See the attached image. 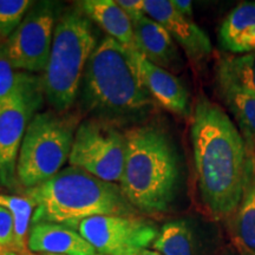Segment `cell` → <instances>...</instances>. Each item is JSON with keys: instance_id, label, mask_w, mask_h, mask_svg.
<instances>
[{"instance_id": "cell-11", "label": "cell", "mask_w": 255, "mask_h": 255, "mask_svg": "<svg viewBox=\"0 0 255 255\" xmlns=\"http://www.w3.org/2000/svg\"><path fill=\"white\" fill-rule=\"evenodd\" d=\"M143 9L148 17L167 30L191 62L200 63L212 55L213 46L208 34L194 20L178 13L171 0H143Z\"/></svg>"}, {"instance_id": "cell-6", "label": "cell", "mask_w": 255, "mask_h": 255, "mask_svg": "<svg viewBox=\"0 0 255 255\" xmlns=\"http://www.w3.org/2000/svg\"><path fill=\"white\" fill-rule=\"evenodd\" d=\"M77 115L38 113L32 117L25 132L17 162V177L21 186L37 187L59 173L69 162L76 130Z\"/></svg>"}, {"instance_id": "cell-28", "label": "cell", "mask_w": 255, "mask_h": 255, "mask_svg": "<svg viewBox=\"0 0 255 255\" xmlns=\"http://www.w3.org/2000/svg\"><path fill=\"white\" fill-rule=\"evenodd\" d=\"M2 255H18V254L14 253V252H12V251H7V252H4V254Z\"/></svg>"}, {"instance_id": "cell-5", "label": "cell", "mask_w": 255, "mask_h": 255, "mask_svg": "<svg viewBox=\"0 0 255 255\" xmlns=\"http://www.w3.org/2000/svg\"><path fill=\"white\" fill-rule=\"evenodd\" d=\"M97 45L91 20L79 8L59 15L41 77L44 96L53 111L68 113L78 98L85 66Z\"/></svg>"}, {"instance_id": "cell-16", "label": "cell", "mask_w": 255, "mask_h": 255, "mask_svg": "<svg viewBox=\"0 0 255 255\" xmlns=\"http://www.w3.org/2000/svg\"><path fill=\"white\" fill-rule=\"evenodd\" d=\"M220 46L232 55L255 51V1L238 5L223 19L219 28Z\"/></svg>"}, {"instance_id": "cell-13", "label": "cell", "mask_w": 255, "mask_h": 255, "mask_svg": "<svg viewBox=\"0 0 255 255\" xmlns=\"http://www.w3.org/2000/svg\"><path fill=\"white\" fill-rule=\"evenodd\" d=\"M136 50L155 65L176 70L181 65L177 44L167 30L154 19L143 14L131 21Z\"/></svg>"}, {"instance_id": "cell-10", "label": "cell", "mask_w": 255, "mask_h": 255, "mask_svg": "<svg viewBox=\"0 0 255 255\" xmlns=\"http://www.w3.org/2000/svg\"><path fill=\"white\" fill-rule=\"evenodd\" d=\"M43 82L0 103V184L13 190L17 186V162L27 126L44 101Z\"/></svg>"}, {"instance_id": "cell-17", "label": "cell", "mask_w": 255, "mask_h": 255, "mask_svg": "<svg viewBox=\"0 0 255 255\" xmlns=\"http://www.w3.org/2000/svg\"><path fill=\"white\" fill-rule=\"evenodd\" d=\"M78 8L103 30L129 50H136L133 27L130 18L114 0H83Z\"/></svg>"}, {"instance_id": "cell-7", "label": "cell", "mask_w": 255, "mask_h": 255, "mask_svg": "<svg viewBox=\"0 0 255 255\" xmlns=\"http://www.w3.org/2000/svg\"><path fill=\"white\" fill-rule=\"evenodd\" d=\"M126 154V131L116 124L90 117L76 130L69 164L107 182L120 183Z\"/></svg>"}, {"instance_id": "cell-30", "label": "cell", "mask_w": 255, "mask_h": 255, "mask_svg": "<svg viewBox=\"0 0 255 255\" xmlns=\"http://www.w3.org/2000/svg\"><path fill=\"white\" fill-rule=\"evenodd\" d=\"M2 254H4V253H2V248L0 247V255H2Z\"/></svg>"}, {"instance_id": "cell-1", "label": "cell", "mask_w": 255, "mask_h": 255, "mask_svg": "<svg viewBox=\"0 0 255 255\" xmlns=\"http://www.w3.org/2000/svg\"><path fill=\"white\" fill-rule=\"evenodd\" d=\"M190 139L197 188L207 212L227 220L241 200L247 148L221 105L200 96L191 113Z\"/></svg>"}, {"instance_id": "cell-14", "label": "cell", "mask_w": 255, "mask_h": 255, "mask_svg": "<svg viewBox=\"0 0 255 255\" xmlns=\"http://www.w3.org/2000/svg\"><path fill=\"white\" fill-rule=\"evenodd\" d=\"M27 250L43 255H91L98 252L75 229L58 223L31 225Z\"/></svg>"}, {"instance_id": "cell-22", "label": "cell", "mask_w": 255, "mask_h": 255, "mask_svg": "<svg viewBox=\"0 0 255 255\" xmlns=\"http://www.w3.org/2000/svg\"><path fill=\"white\" fill-rule=\"evenodd\" d=\"M40 81L41 78L33 73L15 70L0 45V103Z\"/></svg>"}, {"instance_id": "cell-26", "label": "cell", "mask_w": 255, "mask_h": 255, "mask_svg": "<svg viewBox=\"0 0 255 255\" xmlns=\"http://www.w3.org/2000/svg\"><path fill=\"white\" fill-rule=\"evenodd\" d=\"M175 9L183 17H186L190 20H193L194 9H193V1L190 0H171Z\"/></svg>"}, {"instance_id": "cell-25", "label": "cell", "mask_w": 255, "mask_h": 255, "mask_svg": "<svg viewBox=\"0 0 255 255\" xmlns=\"http://www.w3.org/2000/svg\"><path fill=\"white\" fill-rule=\"evenodd\" d=\"M116 2L126 12L131 21L133 19L145 14L144 9H143V0H116Z\"/></svg>"}, {"instance_id": "cell-29", "label": "cell", "mask_w": 255, "mask_h": 255, "mask_svg": "<svg viewBox=\"0 0 255 255\" xmlns=\"http://www.w3.org/2000/svg\"><path fill=\"white\" fill-rule=\"evenodd\" d=\"M222 255H239L238 253H234V252H231V251H227L226 253H223Z\"/></svg>"}, {"instance_id": "cell-31", "label": "cell", "mask_w": 255, "mask_h": 255, "mask_svg": "<svg viewBox=\"0 0 255 255\" xmlns=\"http://www.w3.org/2000/svg\"><path fill=\"white\" fill-rule=\"evenodd\" d=\"M91 255H103V254H100V253H95V254H91Z\"/></svg>"}, {"instance_id": "cell-8", "label": "cell", "mask_w": 255, "mask_h": 255, "mask_svg": "<svg viewBox=\"0 0 255 255\" xmlns=\"http://www.w3.org/2000/svg\"><path fill=\"white\" fill-rule=\"evenodd\" d=\"M58 19L53 2L41 1L32 5L20 25L1 45L15 70L28 73L44 72Z\"/></svg>"}, {"instance_id": "cell-15", "label": "cell", "mask_w": 255, "mask_h": 255, "mask_svg": "<svg viewBox=\"0 0 255 255\" xmlns=\"http://www.w3.org/2000/svg\"><path fill=\"white\" fill-rule=\"evenodd\" d=\"M246 176L241 200L227 220L235 247L241 255H255V152L247 151Z\"/></svg>"}, {"instance_id": "cell-24", "label": "cell", "mask_w": 255, "mask_h": 255, "mask_svg": "<svg viewBox=\"0 0 255 255\" xmlns=\"http://www.w3.org/2000/svg\"><path fill=\"white\" fill-rule=\"evenodd\" d=\"M0 247L14 250V220L12 214L0 206Z\"/></svg>"}, {"instance_id": "cell-23", "label": "cell", "mask_w": 255, "mask_h": 255, "mask_svg": "<svg viewBox=\"0 0 255 255\" xmlns=\"http://www.w3.org/2000/svg\"><path fill=\"white\" fill-rule=\"evenodd\" d=\"M33 2L30 0H0V38L7 39L20 25Z\"/></svg>"}, {"instance_id": "cell-18", "label": "cell", "mask_w": 255, "mask_h": 255, "mask_svg": "<svg viewBox=\"0 0 255 255\" xmlns=\"http://www.w3.org/2000/svg\"><path fill=\"white\" fill-rule=\"evenodd\" d=\"M222 103L237 122L248 152H255V95L228 84H216Z\"/></svg>"}, {"instance_id": "cell-21", "label": "cell", "mask_w": 255, "mask_h": 255, "mask_svg": "<svg viewBox=\"0 0 255 255\" xmlns=\"http://www.w3.org/2000/svg\"><path fill=\"white\" fill-rule=\"evenodd\" d=\"M0 206L7 209L14 220V250L24 252L27 248L28 232L34 213L33 202L26 196L0 194Z\"/></svg>"}, {"instance_id": "cell-20", "label": "cell", "mask_w": 255, "mask_h": 255, "mask_svg": "<svg viewBox=\"0 0 255 255\" xmlns=\"http://www.w3.org/2000/svg\"><path fill=\"white\" fill-rule=\"evenodd\" d=\"M215 84H228L255 95V51L220 57L215 66Z\"/></svg>"}, {"instance_id": "cell-19", "label": "cell", "mask_w": 255, "mask_h": 255, "mask_svg": "<svg viewBox=\"0 0 255 255\" xmlns=\"http://www.w3.org/2000/svg\"><path fill=\"white\" fill-rule=\"evenodd\" d=\"M152 247L161 255H203L195 228L186 219L165 222Z\"/></svg>"}, {"instance_id": "cell-12", "label": "cell", "mask_w": 255, "mask_h": 255, "mask_svg": "<svg viewBox=\"0 0 255 255\" xmlns=\"http://www.w3.org/2000/svg\"><path fill=\"white\" fill-rule=\"evenodd\" d=\"M135 57L143 84L152 100L174 115L190 117L193 108L183 83L170 71L149 62L138 51L135 52Z\"/></svg>"}, {"instance_id": "cell-9", "label": "cell", "mask_w": 255, "mask_h": 255, "mask_svg": "<svg viewBox=\"0 0 255 255\" xmlns=\"http://www.w3.org/2000/svg\"><path fill=\"white\" fill-rule=\"evenodd\" d=\"M159 228L138 215L92 216L78 225L77 232L103 255H137L154 245Z\"/></svg>"}, {"instance_id": "cell-4", "label": "cell", "mask_w": 255, "mask_h": 255, "mask_svg": "<svg viewBox=\"0 0 255 255\" xmlns=\"http://www.w3.org/2000/svg\"><path fill=\"white\" fill-rule=\"evenodd\" d=\"M34 205L31 225L58 223L77 231L84 220L100 215H137L119 183L107 182L69 165L39 186L26 190Z\"/></svg>"}, {"instance_id": "cell-3", "label": "cell", "mask_w": 255, "mask_h": 255, "mask_svg": "<svg viewBox=\"0 0 255 255\" xmlns=\"http://www.w3.org/2000/svg\"><path fill=\"white\" fill-rule=\"evenodd\" d=\"M127 154L120 187L137 212L167 213L182 183V164L167 130L157 124H139L126 130Z\"/></svg>"}, {"instance_id": "cell-27", "label": "cell", "mask_w": 255, "mask_h": 255, "mask_svg": "<svg viewBox=\"0 0 255 255\" xmlns=\"http://www.w3.org/2000/svg\"><path fill=\"white\" fill-rule=\"evenodd\" d=\"M137 255H161L158 252L156 251H151V250H143L142 252H139Z\"/></svg>"}, {"instance_id": "cell-2", "label": "cell", "mask_w": 255, "mask_h": 255, "mask_svg": "<svg viewBox=\"0 0 255 255\" xmlns=\"http://www.w3.org/2000/svg\"><path fill=\"white\" fill-rule=\"evenodd\" d=\"M111 37H104L83 73L78 100L91 119L116 126L136 122L154 104L138 71L135 52Z\"/></svg>"}]
</instances>
